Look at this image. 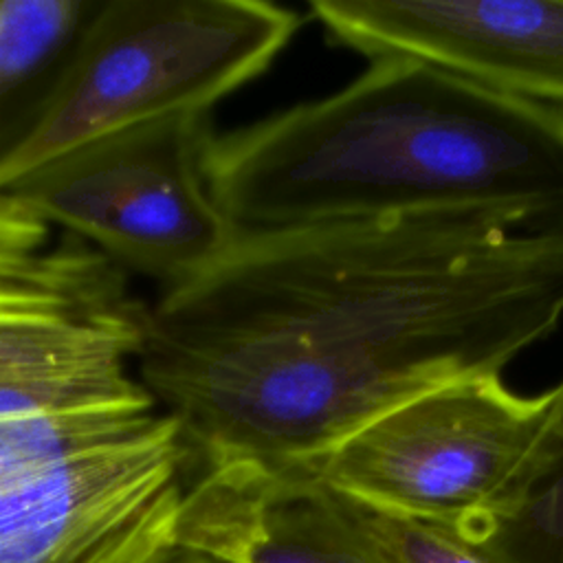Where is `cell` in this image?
I'll use <instances>...</instances> for the list:
<instances>
[{"mask_svg": "<svg viewBox=\"0 0 563 563\" xmlns=\"http://www.w3.org/2000/svg\"><path fill=\"white\" fill-rule=\"evenodd\" d=\"M301 18L262 0L97 2L0 191L35 167L114 130L207 110L268 68Z\"/></svg>", "mask_w": 563, "mask_h": 563, "instance_id": "cell-4", "label": "cell"}, {"mask_svg": "<svg viewBox=\"0 0 563 563\" xmlns=\"http://www.w3.org/2000/svg\"><path fill=\"white\" fill-rule=\"evenodd\" d=\"M189 515L196 550L222 563H389L314 471L202 468Z\"/></svg>", "mask_w": 563, "mask_h": 563, "instance_id": "cell-9", "label": "cell"}, {"mask_svg": "<svg viewBox=\"0 0 563 563\" xmlns=\"http://www.w3.org/2000/svg\"><path fill=\"white\" fill-rule=\"evenodd\" d=\"M145 312L121 266L0 194V497L178 431L136 374Z\"/></svg>", "mask_w": 563, "mask_h": 563, "instance_id": "cell-3", "label": "cell"}, {"mask_svg": "<svg viewBox=\"0 0 563 563\" xmlns=\"http://www.w3.org/2000/svg\"><path fill=\"white\" fill-rule=\"evenodd\" d=\"M310 13L372 59L409 57L501 95L563 103V0H312Z\"/></svg>", "mask_w": 563, "mask_h": 563, "instance_id": "cell-8", "label": "cell"}, {"mask_svg": "<svg viewBox=\"0 0 563 563\" xmlns=\"http://www.w3.org/2000/svg\"><path fill=\"white\" fill-rule=\"evenodd\" d=\"M455 528L493 563H563V383L548 422L506 493Z\"/></svg>", "mask_w": 563, "mask_h": 563, "instance_id": "cell-11", "label": "cell"}, {"mask_svg": "<svg viewBox=\"0 0 563 563\" xmlns=\"http://www.w3.org/2000/svg\"><path fill=\"white\" fill-rule=\"evenodd\" d=\"M550 407L552 391L526 398L499 376L462 378L385 411L314 473L380 510L457 526L506 493Z\"/></svg>", "mask_w": 563, "mask_h": 563, "instance_id": "cell-6", "label": "cell"}, {"mask_svg": "<svg viewBox=\"0 0 563 563\" xmlns=\"http://www.w3.org/2000/svg\"><path fill=\"white\" fill-rule=\"evenodd\" d=\"M97 2L0 0V172L40 123Z\"/></svg>", "mask_w": 563, "mask_h": 563, "instance_id": "cell-10", "label": "cell"}, {"mask_svg": "<svg viewBox=\"0 0 563 563\" xmlns=\"http://www.w3.org/2000/svg\"><path fill=\"white\" fill-rule=\"evenodd\" d=\"M563 319V233L475 216L238 233L147 306L136 374L202 468L314 471L409 398Z\"/></svg>", "mask_w": 563, "mask_h": 563, "instance_id": "cell-1", "label": "cell"}, {"mask_svg": "<svg viewBox=\"0 0 563 563\" xmlns=\"http://www.w3.org/2000/svg\"><path fill=\"white\" fill-rule=\"evenodd\" d=\"M211 191L238 233L475 216L563 233V110L409 57L211 139Z\"/></svg>", "mask_w": 563, "mask_h": 563, "instance_id": "cell-2", "label": "cell"}, {"mask_svg": "<svg viewBox=\"0 0 563 563\" xmlns=\"http://www.w3.org/2000/svg\"><path fill=\"white\" fill-rule=\"evenodd\" d=\"M174 563H222V561H218L213 556H207V554H200V552H185Z\"/></svg>", "mask_w": 563, "mask_h": 563, "instance_id": "cell-13", "label": "cell"}, {"mask_svg": "<svg viewBox=\"0 0 563 563\" xmlns=\"http://www.w3.org/2000/svg\"><path fill=\"white\" fill-rule=\"evenodd\" d=\"M200 462L180 429L0 497V563H174Z\"/></svg>", "mask_w": 563, "mask_h": 563, "instance_id": "cell-7", "label": "cell"}, {"mask_svg": "<svg viewBox=\"0 0 563 563\" xmlns=\"http://www.w3.org/2000/svg\"><path fill=\"white\" fill-rule=\"evenodd\" d=\"M207 110H178L92 139L0 194L167 288L213 264L238 238L209 176Z\"/></svg>", "mask_w": 563, "mask_h": 563, "instance_id": "cell-5", "label": "cell"}, {"mask_svg": "<svg viewBox=\"0 0 563 563\" xmlns=\"http://www.w3.org/2000/svg\"><path fill=\"white\" fill-rule=\"evenodd\" d=\"M345 497L354 517L389 563H493L446 523L387 512L350 495Z\"/></svg>", "mask_w": 563, "mask_h": 563, "instance_id": "cell-12", "label": "cell"}]
</instances>
